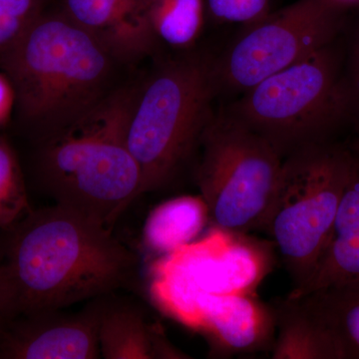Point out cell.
I'll use <instances>...</instances> for the list:
<instances>
[{"label":"cell","instance_id":"1","mask_svg":"<svg viewBox=\"0 0 359 359\" xmlns=\"http://www.w3.org/2000/svg\"><path fill=\"white\" fill-rule=\"evenodd\" d=\"M136 271V256L112 231L62 205L0 231V309L9 321L104 297Z\"/></svg>","mask_w":359,"mask_h":359},{"label":"cell","instance_id":"2","mask_svg":"<svg viewBox=\"0 0 359 359\" xmlns=\"http://www.w3.org/2000/svg\"><path fill=\"white\" fill-rule=\"evenodd\" d=\"M136 89L112 90L65 128L37 142L39 188L55 204L110 231L142 196L143 176L126 140Z\"/></svg>","mask_w":359,"mask_h":359},{"label":"cell","instance_id":"3","mask_svg":"<svg viewBox=\"0 0 359 359\" xmlns=\"http://www.w3.org/2000/svg\"><path fill=\"white\" fill-rule=\"evenodd\" d=\"M117 60L65 13H45L0 60L13 82L16 109L39 142L109 94Z\"/></svg>","mask_w":359,"mask_h":359},{"label":"cell","instance_id":"4","mask_svg":"<svg viewBox=\"0 0 359 359\" xmlns=\"http://www.w3.org/2000/svg\"><path fill=\"white\" fill-rule=\"evenodd\" d=\"M218 91L214 59L196 54L163 63L137 85L126 140L143 176L142 195L173 181L199 149Z\"/></svg>","mask_w":359,"mask_h":359},{"label":"cell","instance_id":"5","mask_svg":"<svg viewBox=\"0 0 359 359\" xmlns=\"http://www.w3.org/2000/svg\"><path fill=\"white\" fill-rule=\"evenodd\" d=\"M353 159L351 146L330 140L309 144L283 158L261 230L280 252L292 290L309 280L327 247Z\"/></svg>","mask_w":359,"mask_h":359},{"label":"cell","instance_id":"6","mask_svg":"<svg viewBox=\"0 0 359 359\" xmlns=\"http://www.w3.org/2000/svg\"><path fill=\"white\" fill-rule=\"evenodd\" d=\"M226 111L283 158L330 140V132L351 113L348 83L334 43L250 87Z\"/></svg>","mask_w":359,"mask_h":359},{"label":"cell","instance_id":"7","mask_svg":"<svg viewBox=\"0 0 359 359\" xmlns=\"http://www.w3.org/2000/svg\"><path fill=\"white\" fill-rule=\"evenodd\" d=\"M273 266L271 245L248 233L214 226L152 262L149 297L161 313L188 328L205 297L256 294Z\"/></svg>","mask_w":359,"mask_h":359},{"label":"cell","instance_id":"8","mask_svg":"<svg viewBox=\"0 0 359 359\" xmlns=\"http://www.w3.org/2000/svg\"><path fill=\"white\" fill-rule=\"evenodd\" d=\"M198 150L196 182L212 224L261 230L278 185L280 153L228 111L215 114Z\"/></svg>","mask_w":359,"mask_h":359},{"label":"cell","instance_id":"9","mask_svg":"<svg viewBox=\"0 0 359 359\" xmlns=\"http://www.w3.org/2000/svg\"><path fill=\"white\" fill-rule=\"evenodd\" d=\"M344 11L330 0H297L250 23L222 57L214 60L219 90L242 94L334 43Z\"/></svg>","mask_w":359,"mask_h":359},{"label":"cell","instance_id":"10","mask_svg":"<svg viewBox=\"0 0 359 359\" xmlns=\"http://www.w3.org/2000/svg\"><path fill=\"white\" fill-rule=\"evenodd\" d=\"M104 302L78 313L39 311L9 321L0 337V359H97Z\"/></svg>","mask_w":359,"mask_h":359},{"label":"cell","instance_id":"11","mask_svg":"<svg viewBox=\"0 0 359 359\" xmlns=\"http://www.w3.org/2000/svg\"><path fill=\"white\" fill-rule=\"evenodd\" d=\"M188 328L204 335L216 355L252 353L273 344L276 313L256 294L211 295L198 304Z\"/></svg>","mask_w":359,"mask_h":359},{"label":"cell","instance_id":"12","mask_svg":"<svg viewBox=\"0 0 359 359\" xmlns=\"http://www.w3.org/2000/svg\"><path fill=\"white\" fill-rule=\"evenodd\" d=\"M63 11L117 61L142 58L157 42L140 0H63Z\"/></svg>","mask_w":359,"mask_h":359},{"label":"cell","instance_id":"13","mask_svg":"<svg viewBox=\"0 0 359 359\" xmlns=\"http://www.w3.org/2000/svg\"><path fill=\"white\" fill-rule=\"evenodd\" d=\"M353 151V168L327 247L309 280L292 290L287 299H299L316 290L359 278V155Z\"/></svg>","mask_w":359,"mask_h":359},{"label":"cell","instance_id":"14","mask_svg":"<svg viewBox=\"0 0 359 359\" xmlns=\"http://www.w3.org/2000/svg\"><path fill=\"white\" fill-rule=\"evenodd\" d=\"M99 346L105 359L188 358L168 341L160 325H151L140 311L127 306L104 304Z\"/></svg>","mask_w":359,"mask_h":359},{"label":"cell","instance_id":"15","mask_svg":"<svg viewBox=\"0 0 359 359\" xmlns=\"http://www.w3.org/2000/svg\"><path fill=\"white\" fill-rule=\"evenodd\" d=\"M292 301L325 332L337 359H359V278Z\"/></svg>","mask_w":359,"mask_h":359},{"label":"cell","instance_id":"16","mask_svg":"<svg viewBox=\"0 0 359 359\" xmlns=\"http://www.w3.org/2000/svg\"><path fill=\"white\" fill-rule=\"evenodd\" d=\"M209 222L202 196H180L156 205L146 219L142 238L149 250L162 256L199 238Z\"/></svg>","mask_w":359,"mask_h":359},{"label":"cell","instance_id":"17","mask_svg":"<svg viewBox=\"0 0 359 359\" xmlns=\"http://www.w3.org/2000/svg\"><path fill=\"white\" fill-rule=\"evenodd\" d=\"M276 313L271 358L337 359L334 344L299 302L287 299Z\"/></svg>","mask_w":359,"mask_h":359},{"label":"cell","instance_id":"18","mask_svg":"<svg viewBox=\"0 0 359 359\" xmlns=\"http://www.w3.org/2000/svg\"><path fill=\"white\" fill-rule=\"evenodd\" d=\"M156 39L176 48L195 43L204 25V0H154L146 9Z\"/></svg>","mask_w":359,"mask_h":359},{"label":"cell","instance_id":"19","mask_svg":"<svg viewBox=\"0 0 359 359\" xmlns=\"http://www.w3.org/2000/svg\"><path fill=\"white\" fill-rule=\"evenodd\" d=\"M32 210L18 156L0 134V231L11 228Z\"/></svg>","mask_w":359,"mask_h":359},{"label":"cell","instance_id":"20","mask_svg":"<svg viewBox=\"0 0 359 359\" xmlns=\"http://www.w3.org/2000/svg\"><path fill=\"white\" fill-rule=\"evenodd\" d=\"M44 0H0V60L43 14Z\"/></svg>","mask_w":359,"mask_h":359},{"label":"cell","instance_id":"21","mask_svg":"<svg viewBox=\"0 0 359 359\" xmlns=\"http://www.w3.org/2000/svg\"><path fill=\"white\" fill-rule=\"evenodd\" d=\"M212 18L250 25L269 13V0H208Z\"/></svg>","mask_w":359,"mask_h":359},{"label":"cell","instance_id":"22","mask_svg":"<svg viewBox=\"0 0 359 359\" xmlns=\"http://www.w3.org/2000/svg\"><path fill=\"white\" fill-rule=\"evenodd\" d=\"M348 83L349 94H351V112L355 114L356 127L359 130V26L354 39L353 51L351 59V74Z\"/></svg>","mask_w":359,"mask_h":359},{"label":"cell","instance_id":"23","mask_svg":"<svg viewBox=\"0 0 359 359\" xmlns=\"http://www.w3.org/2000/svg\"><path fill=\"white\" fill-rule=\"evenodd\" d=\"M16 109V93L13 82L4 71L0 72V129L11 121Z\"/></svg>","mask_w":359,"mask_h":359},{"label":"cell","instance_id":"24","mask_svg":"<svg viewBox=\"0 0 359 359\" xmlns=\"http://www.w3.org/2000/svg\"><path fill=\"white\" fill-rule=\"evenodd\" d=\"M330 1L334 2V4L344 9L353 6L359 7V0H330Z\"/></svg>","mask_w":359,"mask_h":359},{"label":"cell","instance_id":"25","mask_svg":"<svg viewBox=\"0 0 359 359\" xmlns=\"http://www.w3.org/2000/svg\"><path fill=\"white\" fill-rule=\"evenodd\" d=\"M9 320H7L6 316L2 313L1 309H0V337H2L4 332H6L7 325H8Z\"/></svg>","mask_w":359,"mask_h":359},{"label":"cell","instance_id":"26","mask_svg":"<svg viewBox=\"0 0 359 359\" xmlns=\"http://www.w3.org/2000/svg\"><path fill=\"white\" fill-rule=\"evenodd\" d=\"M351 147L353 148V150L359 155V130H358V137H356L353 143L351 144Z\"/></svg>","mask_w":359,"mask_h":359},{"label":"cell","instance_id":"27","mask_svg":"<svg viewBox=\"0 0 359 359\" xmlns=\"http://www.w3.org/2000/svg\"><path fill=\"white\" fill-rule=\"evenodd\" d=\"M153 1H154V0H140L142 6L145 7L146 9H147V7L150 6L151 2Z\"/></svg>","mask_w":359,"mask_h":359}]
</instances>
